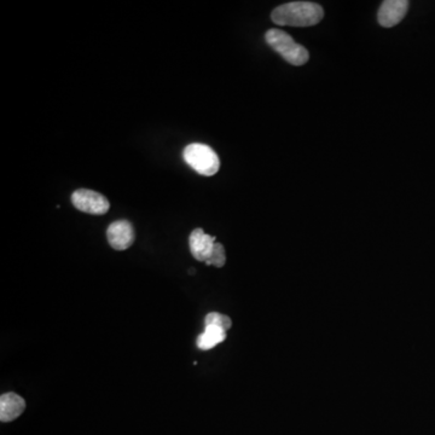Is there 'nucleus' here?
Here are the masks:
<instances>
[{
	"instance_id": "39448f33",
	"label": "nucleus",
	"mask_w": 435,
	"mask_h": 435,
	"mask_svg": "<svg viewBox=\"0 0 435 435\" xmlns=\"http://www.w3.org/2000/svg\"><path fill=\"white\" fill-rule=\"evenodd\" d=\"M409 8V1L406 0H385L377 13V21L385 27L390 28L402 21Z\"/></svg>"
},
{
	"instance_id": "7ed1b4c3",
	"label": "nucleus",
	"mask_w": 435,
	"mask_h": 435,
	"mask_svg": "<svg viewBox=\"0 0 435 435\" xmlns=\"http://www.w3.org/2000/svg\"><path fill=\"white\" fill-rule=\"evenodd\" d=\"M182 158L192 170L206 177L214 175L220 168L219 156L216 151L211 146L201 143H192L185 146Z\"/></svg>"
},
{
	"instance_id": "423d86ee",
	"label": "nucleus",
	"mask_w": 435,
	"mask_h": 435,
	"mask_svg": "<svg viewBox=\"0 0 435 435\" xmlns=\"http://www.w3.org/2000/svg\"><path fill=\"white\" fill-rule=\"evenodd\" d=\"M107 238L109 245L116 250H124L133 245L134 240V230L127 220H117L109 225L107 230Z\"/></svg>"
},
{
	"instance_id": "6e6552de",
	"label": "nucleus",
	"mask_w": 435,
	"mask_h": 435,
	"mask_svg": "<svg viewBox=\"0 0 435 435\" xmlns=\"http://www.w3.org/2000/svg\"><path fill=\"white\" fill-rule=\"evenodd\" d=\"M25 409V399L20 397L18 394L10 392L0 397V421L1 422H11L13 419H16L18 416H21Z\"/></svg>"
},
{
	"instance_id": "0eeeda50",
	"label": "nucleus",
	"mask_w": 435,
	"mask_h": 435,
	"mask_svg": "<svg viewBox=\"0 0 435 435\" xmlns=\"http://www.w3.org/2000/svg\"><path fill=\"white\" fill-rule=\"evenodd\" d=\"M216 237L209 236L203 232L202 228H195L189 237V245L192 257L196 260L206 261L211 257L216 245Z\"/></svg>"
},
{
	"instance_id": "9d476101",
	"label": "nucleus",
	"mask_w": 435,
	"mask_h": 435,
	"mask_svg": "<svg viewBox=\"0 0 435 435\" xmlns=\"http://www.w3.org/2000/svg\"><path fill=\"white\" fill-rule=\"evenodd\" d=\"M204 324H206V327L213 325V327H218L225 332H228V329L231 327L232 322L228 315H221L218 312H211V313H208L207 317L204 319Z\"/></svg>"
},
{
	"instance_id": "9b49d317",
	"label": "nucleus",
	"mask_w": 435,
	"mask_h": 435,
	"mask_svg": "<svg viewBox=\"0 0 435 435\" xmlns=\"http://www.w3.org/2000/svg\"><path fill=\"white\" fill-rule=\"evenodd\" d=\"M225 262H226V254H225L224 245L221 243H216L211 257L206 261V264L216 266V267H223Z\"/></svg>"
},
{
	"instance_id": "f257e3e1",
	"label": "nucleus",
	"mask_w": 435,
	"mask_h": 435,
	"mask_svg": "<svg viewBox=\"0 0 435 435\" xmlns=\"http://www.w3.org/2000/svg\"><path fill=\"white\" fill-rule=\"evenodd\" d=\"M324 10L311 1H293L279 5L271 13V20L279 25L311 27L323 20Z\"/></svg>"
},
{
	"instance_id": "f03ea898",
	"label": "nucleus",
	"mask_w": 435,
	"mask_h": 435,
	"mask_svg": "<svg viewBox=\"0 0 435 435\" xmlns=\"http://www.w3.org/2000/svg\"><path fill=\"white\" fill-rule=\"evenodd\" d=\"M265 39L269 47L293 66H303L310 58L308 51L281 29H269L266 32Z\"/></svg>"
},
{
	"instance_id": "1a4fd4ad",
	"label": "nucleus",
	"mask_w": 435,
	"mask_h": 435,
	"mask_svg": "<svg viewBox=\"0 0 435 435\" xmlns=\"http://www.w3.org/2000/svg\"><path fill=\"white\" fill-rule=\"evenodd\" d=\"M226 339V332L218 327L207 325L204 332L197 339V347L202 351H208L221 344Z\"/></svg>"
},
{
	"instance_id": "20e7f679",
	"label": "nucleus",
	"mask_w": 435,
	"mask_h": 435,
	"mask_svg": "<svg viewBox=\"0 0 435 435\" xmlns=\"http://www.w3.org/2000/svg\"><path fill=\"white\" fill-rule=\"evenodd\" d=\"M71 202L76 209L93 216L105 214L110 207L108 199L103 195L88 189H78L74 191L71 195Z\"/></svg>"
}]
</instances>
